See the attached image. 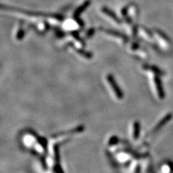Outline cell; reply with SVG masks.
<instances>
[{
  "label": "cell",
  "mask_w": 173,
  "mask_h": 173,
  "mask_svg": "<svg viewBox=\"0 0 173 173\" xmlns=\"http://www.w3.org/2000/svg\"><path fill=\"white\" fill-rule=\"evenodd\" d=\"M105 80L112 94L114 95L115 98L118 100H122L123 98V93L122 90L120 89L118 84H117L113 76L111 74H107L105 77Z\"/></svg>",
  "instance_id": "obj_1"
},
{
  "label": "cell",
  "mask_w": 173,
  "mask_h": 173,
  "mask_svg": "<svg viewBox=\"0 0 173 173\" xmlns=\"http://www.w3.org/2000/svg\"><path fill=\"white\" fill-rule=\"evenodd\" d=\"M38 139V136L33 131L26 132L22 138V144L28 148H33Z\"/></svg>",
  "instance_id": "obj_2"
},
{
  "label": "cell",
  "mask_w": 173,
  "mask_h": 173,
  "mask_svg": "<svg viewBox=\"0 0 173 173\" xmlns=\"http://www.w3.org/2000/svg\"><path fill=\"white\" fill-rule=\"evenodd\" d=\"M133 159V153L130 152L125 149L118 151L115 154V159L120 163H127Z\"/></svg>",
  "instance_id": "obj_3"
},
{
  "label": "cell",
  "mask_w": 173,
  "mask_h": 173,
  "mask_svg": "<svg viewBox=\"0 0 173 173\" xmlns=\"http://www.w3.org/2000/svg\"><path fill=\"white\" fill-rule=\"evenodd\" d=\"M47 141L45 138L38 137L37 142L35 144L33 149L36 152H38L40 154H44L46 151L47 149Z\"/></svg>",
  "instance_id": "obj_4"
},
{
  "label": "cell",
  "mask_w": 173,
  "mask_h": 173,
  "mask_svg": "<svg viewBox=\"0 0 173 173\" xmlns=\"http://www.w3.org/2000/svg\"><path fill=\"white\" fill-rule=\"evenodd\" d=\"M152 85L154 86V91L156 92L157 96L158 97L159 99H162L164 97V92L162 89V84L160 82V80L158 77H154L152 78Z\"/></svg>",
  "instance_id": "obj_5"
},
{
  "label": "cell",
  "mask_w": 173,
  "mask_h": 173,
  "mask_svg": "<svg viewBox=\"0 0 173 173\" xmlns=\"http://www.w3.org/2000/svg\"><path fill=\"white\" fill-rule=\"evenodd\" d=\"M141 131L140 123L139 121H134L131 125L130 128V137L133 141H137L139 138Z\"/></svg>",
  "instance_id": "obj_6"
},
{
  "label": "cell",
  "mask_w": 173,
  "mask_h": 173,
  "mask_svg": "<svg viewBox=\"0 0 173 173\" xmlns=\"http://www.w3.org/2000/svg\"><path fill=\"white\" fill-rule=\"evenodd\" d=\"M155 37L158 40L159 43L160 44L161 46L164 48V49H168L170 46V43L169 40L164 36L163 33H162L159 31H155Z\"/></svg>",
  "instance_id": "obj_7"
},
{
  "label": "cell",
  "mask_w": 173,
  "mask_h": 173,
  "mask_svg": "<svg viewBox=\"0 0 173 173\" xmlns=\"http://www.w3.org/2000/svg\"><path fill=\"white\" fill-rule=\"evenodd\" d=\"M103 32L105 33L106 36H109L110 38L115 39V40H116L118 43H120L121 44H124L126 43V42L125 37H123V36H122L121 34L116 33V32L107 31V30H105V31H103Z\"/></svg>",
  "instance_id": "obj_8"
},
{
  "label": "cell",
  "mask_w": 173,
  "mask_h": 173,
  "mask_svg": "<svg viewBox=\"0 0 173 173\" xmlns=\"http://www.w3.org/2000/svg\"><path fill=\"white\" fill-rule=\"evenodd\" d=\"M101 13H103V15L104 16L107 17V19L110 20L112 22L115 24V25H118L119 24V20L116 18V17L115 16L114 14L111 13V11H109L107 8H103L101 10Z\"/></svg>",
  "instance_id": "obj_9"
},
{
  "label": "cell",
  "mask_w": 173,
  "mask_h": 173,
  "mask_svg": "<svg viewBox=\"0 0 173 173\" xmlns=\"http://www.w3.org/2000/svg\"><path fill=\"white\" fill-rule=\"evenodd\" d=\"M143 69L145 71H148V72L153 73V74H162V72H161V71H159L157 67H155V66L144 65V66H143Z\"/></svg>",
  "instance_id": "obj_10"
},
{
  "label": "cell",
  "mask_w": 173,
  "mask_h": 173,
  "mask_svg": "<svg viewBox=\"0 0 173 173\" xmlns=\"http://www.w3.org/2000/svg\"><path fill=\"white\" fill-rule=\"evenodd\" d=\"M118 143H119V139H118V138L116 136H113L109 139L108 142H107V145H108V146L113 148V147L118 146Z\"/></svg>",
  "instance_id": "obj_11"
},
{
  "label": "cell",
  "mask_w": 173,
  "mask_h": 173,
  "mask_svg": "<svg viewBox=\"0 0 173 173\" xmlns=\"http://www.w3.org/2000/svg\"><path fill=\"white\" fill-rule=\"evenodd\" d=\"M65 28L67 30H75L76 28H77V22H74L72 20L66 21L65 23Z\"/></svg>",
  "instance_id": "obj_12"
},
{
  "label": "cell",
  "mask_w": 173,
  "mask_h": 173,
  "mask_svg": "<svg viewBox=\"0 0 173 173\" xmlns=\"http://www.w3.org/2000/svg\"><path fill=\"white\" fill-rule=\"evenodd\" d=\"M76 51H77V54H79L80 56H82V57H84L85 59H91V57H92V55H91L90 54H89V53H86L85 51H83L82 49H81V48H77L76 49Z\"/></svg>",
  "instance_id": "obj_13"
},
{
  "label": "cell",
  "mask_w": 173,
  "mask_h": 173,
  "mask_svg": "<svg viewBox=\"0 0 173 173\" xmlns=\"http://www.w3.org/2000/svg\"><path fill=\"white\" fill-rule=\"evenodd\" d=\"M127 15H128L130 18L134 17L136 15V7H134V6L133 5H131L130 7H129L128 10H127Z\"/></svg>",
  "instance_id": "obj_14"
},
{
  "label": "cell",
  "mask_w": 173,
  "mask_h": 173,
  "mask_svg": "<svg viewBox=\"0 0 173 173\" xmlns=\"http://www.w3.org/2000/svg\"><path fill=\"white\" fill-rule=\"evenodd\" d=\"M139 32H140L141 36L143 37L144 38H145L146 40H148L149 41V40H151V36L149 35V33L146 31V30L144 28H141L140 30H139Z\"/></svg>",
  "instance_id": "obj_15"
}]
</instances>
